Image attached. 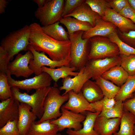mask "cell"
Wrapping results in <instances>:
<instances>
[{
  "label": "cell",
  "instance_id": "cell-1",
  "mask_svg": "<svg viewBox=\"0 0 135 135\" xmlns=\"http://www.w3.org/2000/svg\"><path fill=\"white\" fill-rule=\"evenodd\" d=\"M29 42L34 49L47 54L53 60H70L71 43L70 40H56L43 31L42 27L36 22L29 25Z\"/></svg>",
  "mask_w": 135,
  "mask_h": 135
},
{
  "label": "cell",
  "instance_id": "cell-2",
  "mask_svg": "<svg viewBox=\"0 0 135 135\" xmlns=\"http://www.w3.org/2000/svg\"><path fill=\"white\" fill-rule=\"evenodd\" d=\"M30 34L29 25H26L10 32L2 40L0 48L6 52L10 61L20 51L28 50Z\"/></svg>",
  "mask_w": 135,
  "mask_h": 135
},
{
  "label": "cell",
  "instance_id": "cell-3",
  "mask_svg": "<svg viewBox=\"0 0 135 135\" xmlns=\"http://www.w3.org/2000/svg\"><path fill=\"white\" fill-rule=\"evenodd\" d=\"M84 32L80 31L69 35L71 43L70 60L69 66L74 68L76 71H79L84 67L89 60V39L82 38Z\"/></svg>",
  "mask_w": 135,
  "mask_h": 135
},
{
  "label": "cell",
  "instance_id": "cell-4",
  "mask_svg": "<svg viewBox=\"0 0 135 135\" xmlns=\"http://www.w3.org/2000/svg\"><path fill=\"white\" fill-rule=\"evenodd\" d=\"M68 98V93L61 95L59 88L56 86L51 87L44 102L43 116L35 122L39 123L46 120L56 119L59 117L62 114L60 109Z\"/></svg>",
  "mask_w": 135,
  "mask_h": 135
},
{
  "label": "cell",
  "instance_id": "cell-5",
  "mask_svg": "<svg viewBox=\"0 0 135 135\" xmlns=\"http://www.w3.org/2000/svg\"><path fill=\"white\" fill-rule=\"evenodd\" d=\"M51 87L39 89L31 95L21 92L18 88H11L12 96L20 103L26 104L32 108V111L40 119L44 113V104L45 99Z\"/></svg>",
  "mask_w": 135,
  "mask_h": 135
},
{
  "label": "cell",
  "instance_id": "cell-6",
  "mask_svg": "<svg viewBox=\"0 0 135 135\" xmlns=\"http://www.w3.org/2000/svg\"><path fill=\"white\" fill-rule=\"evenodd\" d=\"M90 48L88 60L120 56L118 48L107 37L96 36L89 38Z\"/></svg>",
  "mask_w": 135,
  "mask_h": 135
},
{
  "label": "cell",
  "instance_id": "cell-7",
  "mask_svg": "<svg viewBox=\"0 0 135 135\" xmlns=\"http://www.w3.org/2000/svg\"><path fill=\"white\" fill-rule=\"evenodd\" d=\"M64 2V0H48L42 7L38 8L35 16L43 26L59 21L63 17Z\"/></svg>",
  "mask_w": 135,
  "mask_h": 135
},
{
  "label": "cell",
  "instance_id": "cell-8",
  "mask_svg": "<svg viewBox=\"0 0 135 135\" xmlns=\"http://www.w3.org/2000/svg\"><path fill=\"white\" fill-rule=\"evenodd\" d=\"M121 63L120 56L89 60L84 67V73L88 80L92 78L95 80L112 67L120 65Z\"/></svg>",
  "mask_w": 135,
  "mask_h": 135
},
{
  "label": "cell",
  "instance_id": "cell-9",
  "mask_svg": "<svg viewBox=\"0 0 135 135\" xmlns=\"http://www.w3.org/2000/svg\"><path fill=\"white\" fill-rule=\"evenodd\" d=\"M7 74L8 84L11 88L16 87L26 90L28 92L32 89L36 90L50 87L52 80L48 73L44 72H42L39 75L36 76L32 78L22 80H16L13 78L8 72Z\"/></svg>",
  "mask_w": 135,
  "mask_h": 135
},
{
  "label": "cell",
  "instance_id": "cell-10",
  "mask_svg": "<svg viewBox=\"0 0 135 135\" xmlns=\"http://www.w3.org/2000/svg\"><path fill=\"white\" fill-rule=\"evenodd\" d=\"M28 50L32 52L33 56V58L30 62L29 66L36 76L39 75L42 72L41 68L43 66H47L50 68H54L63 66H69L70 60H53L48 58L44 53L39 52L35 50L30 44L28 47Z\"/></svg>",
  "mask_w": 135,
  "mask_h": 135
},
{
  "label": "cell",
  "instance_id": "cell-11",
  "mask_svg": "<svg viewBox=\"0 0 135 135\" xmlns=\"http://www.w3.org/2000/svg\"><path fill=\"white\" fill-rule=\"evenodd\" d=\"M33 58V54L29 50L23 54H18L14 59L8 64L7 72L17 78H28L34 73L29 66L30 61Z\"/></svg>",
  "mask_w": 135,
  "mask_h": 135
},
{
  "label": "cell",
  "instance_id": "cell-12",
  "mask_svg": "<svg viewBox=\"0 0 135 135\" xmlns=\"http://www.w3.org/2000/svg\"><path fill=\"white\" fill-rule=\"evenodd\" d=\"M61 116L56 119L51 120L50 122L58 126L59 131L66 128L78 130L82 128L81 123L85 120L86 116L74 113L64 108H61Z\"/></svg>",
  "mask_w": 135,
  "mask_h": 135
},
{
  "label": "cell",
  "instance_id": "cell-13",
  "mask_svg": "<svg viewBox=\"0 0 135 135\" xmlns=\"http://www.w3.org/2000/svg\"><path fill=\"white\" fill-rule=\"evenodd\" d=\"M20 102L13 96L0 102V128L9 121L18 120Z\"/></svg>",
  "mask_w": 135,
  "mask_h": 135
},
{
  "label": "cell",
  "instance_id": "cell-14",
  "mask_svg": "<svg viewBox=\"0 0 135 135\" xmlns=\"http://www.w3.org/2000/svg\"><path fill=\"white\" fill-rule=\"evenodd\" d=\"M68 93V99L67 102L63 105L62 108L78 114H83L86 111L96 112L81 92L77 93L71 90Z\"/></svg>",
  "mask_w": 135,
  "mask_h": 135
},
{
  "label": "cell",
  "instance_id": "cell-15",
  "mask_svg": "<svg viewBox=\"0 0 135 135\" xmlns=\"http://www.w3.org/2000/svg\"><path fill=\"white\" fill-rule=\"evenodd\" d=\"M102 18L106 21L112 23L122 32L135 30V24L132 21L116 12L111 8H106L104 15Z\"/></svg>",
  "mask_w": 135,
  "mask_h": 135
},
{
  "label": "cell",
  "instance_id": "cell-16",
  "mask_svg": "<svg viewBox=\"0 0 135 135\" xmlns=\"http://www.w3.org/2000/svg\"><path fill=\"white\" fill-rule=\"evenodd\" d=\"M120 118H108L99 116L95 121L94 129L99 135H112L117 132Z\"/></svg>",
  "mask_w": 135,
  "mask_h": 135
},
{
  "label": "cell",
  "instance_id": "cell-17",
  "mask_svg": "<svg viewBox=\"0 0 135 135\" xmlns=\"http://www.w3.org/2000/svg\"><path fill=\"white\" fill-rule=\"evenodd\" d=\"M31 110L32 108L28 104H20L17 124L20 135H26L31 125L37 118Z\"/></svg>",
  "mask_w": 135,
  "mask_h": 135
},
{
  "label": "cell",
  "instance_id": "cell-18",
  "mask_svg": "<svg viewBox=\"0 0 135 135\" xmlns=\"http://www.w3.org/2000/svg\"><path fill=\"white\" fill-rule=\"evenodd\" d=\"M116 28L112 23L106 21L101 18L98 20L94 27L84 32L82 38L89 39L96 36L108 37L111 33L117 31Z\"/></svg>",
  "mask_w": 135,
  "mask_h": 135
},
{
  "label": "cell",
  "instance_id": "cell-19",
  "mask_svg": "<svg viewBox=\"0 0 135 135\" xmlns=\"http://www.w3.org/2000/svg\"><path fill=\"white\" fill-rule=\"evenodd\" d=\"M66 16L73 17L80 20L87 22L93 27L95 26L98 20L102 18L92 10L85 2L70 14Z\"/></svg>",
  "mask_w": 135,
  "mask_h": 135
},
{
  "label": "cell",
  "instance_id": "cell-20",
  "mask_svg": "<svg viewBox=\"0 0 135 135\" xmlns=\"http://www.w3.org/2000/svg\"><path fill=\"white\" fill-rule=\"evenodd\" d=\"M84 67L80 70L78 74L73 78L68 76L62 78V86L59 88L60 90H65L63 95L72 90L78 93L81 92L82 88L86 81L83 74Z\"/></svg>",
  "mask_w": 135,
  "mask_h": 135
},
{
  "label": "cell",
  "instance_id": "cell-21",
  "mask_svg": "<svg viewBox=\"0 0 135 135\" xmlns=\"http://www.w3.org/2000/svg\"><path fill=\"white\" fill-rule=\"evenodd\" d=\"M100 113L88 111L82 122L83 127L78 130L67 129L66 133L68 135H99L94 129L95 120Z\"/></svg>",
  "mask_w": 135,
  "mask_h": 135
},
{
  "label": "cell",
  "instance_id": "cell-22",
  "mask_svg": "<svg viewBox=\"0 0 135 135\" xmlns=\"http://www.w3.org/2000/svg\"><path fill=\"white\" fill-rule=\"evenodd\" d=\"M48 120L39 123L35 121L32 124L26 135H56L59 131L57 125Z\"/></svg>",
  "mask_w": 135,
  "mask_h": 135
},
{
  "label": "cell",
  "instance_id": "cell-23",
  "mask_svg": "<svg viewBox=\"0 0 135 135\" xmlns=\"http://www.w3.org/2000/svg\"><path fill=\"white\" fill-rule=\"evenodd\" d=\"M81 92L86 99L90 104L101 100L104 96L101 89L95 81L90 79L84 83Z\"/></svg>",
  "mask_w": 135,
  "mask_h": 135
},
{
  "label": "cell",
  "instance_id": "cell-24",
  "mask_svg": "<svg viewBox=\"0 0 135 135\" xmlns=\"http://www.w3.org/2000/svg\"><path fill=\"white\" fill-rule=\"evenodd\" d=\"M129 75L120 65L114 66L104 72L101 76L120 87L126 82Z\"/></svg>",
  "mask_w": 135,
  "mask_h": 135
},
{
  "label": "cell",
  "instance_id": "cell-25",
  "mask_svg": "<svg viewBox=\"0 0 135 135\" xmlns=\"http://www.w3.org/2000/svg\"><path fill=\"white\" fill-rule=\"evenodd\" d=\"M59 21L66 27L69 35L80 31L86 32L93 27L88 22L70 16L63 17Z\"/></svg>",
  "mask_w": 135,
  "mask_h": 135
},
{
  "label": "cell",
  "instance_id": "cell-26",
  "mask_svg": "<svg viewBox=\"0 0 135 135\" xmlns=\"http://www.w3.org/2000/svg\"><path fill=\"white\" fill-rule=\"evenodd\" d=\"M42 72L48 73L55 82L60 78H64L68 76H76L78 72H76L75 68L68 66H63L57 68H52L43 66L42 67Z\"/></svg>",
  "mask_w": 135,
  "mask_h": 135
},
{
  "label": "cell",
  "instance_id": "cell-27",
  "mask_svg": "<svg viewBox=\"0 0 135 135\" xmlns=\"http://www.w3.org/2000/svg\"><path fill=\"white\" fill-rule=\"evenodd\" d=\"M135 116L131 112L124 110L120 118V128L114 134L116 135H134Z\"/></svg>",
  "mask_w": 135,
  "mask_h": 135
},
{
  "label": "cell",
  "instance_id": "cell-28",
  "mask_svg": "<svg viewBox=\"0 0 135 135\" xmlns=\"http://www.w3.org/2000/svg\"><path fill=\"white\" fill-rule=\"evenodd\" d=\"M60 21H58L50 25L42 26V28L45 33L56 40L60 41L69 40L68 32L60 24Z\"/></svg>",
  "mask_w": 135,
  "mask_h": 135
},
{
  "label": "cell",
  "instance_id": "cell-29",
  "mask_svg": "<svg viewBox=\"0 0 135 135\" xmlns=\"http://www.w3.org/2000/svg\"><path fill=\"white\" fill-rule=\"evenodd\" d=\"M135 92V75L129 76L125 83L120 87L116 96V101L123 102L130 98Z\"/></svg>",
  "mask_w": 135,
  "mask_h": 135
},
{
  "label": "cell",
  "instance_id": "cell-30",
  "mask_svg": "<svg viewBox=\"0 0 135 135\" xmlns=\"http://www.w3.org/2000/svg\"><path fill=\"white\" fill-rule=\"evenodd\" d=\"M95 80L101 89L104 96L108 98H115L120 90V87L101 76L97 78Z\"/></svg>",
  "mask_w": 135,
  "mask_h": 135
},
{
  "label": "cell",
  "instance_id": "cell-31",
  "mask_svg": "<svg viewBox=\"0 0 135 135\" xmlns=\"http://www.w3.org/2000/svg\"><path fill=\"white\" fill-rule=\"evenodd\" d=\"M108 37L111 41L117 46L120 55L128 56L131 54L135 55V48L122 42L119 38L117 31L111 33Z\"/></svg>",
  "mask_w": 135,
  "mask_h": 135
},
{
  "label": "cell",
  "instance_id": "cell-32",
  "mask_svg": "<svg viewBox=\"0 0 135 135\" xmlns=\"http://www.w3.org/2000/svg\"><path fill=\"white\" fill-rule=\"evenodd\" d=\"M124 111L123 102L117 100L111 108L106 111L101 112L99 115L108 118H121Z\"/></svg>",
  "mask_w": 135,
  "mask_h": 135
},
{
  "label": "cell",
  "instance_id": "cell-33",
  "mask_svg": "<svg viewBox=\"0 0 135 135\" xmlns=\"http://www.w3.org/2000/svg\"><path fill=\"white\" fill-rule=\"evenodd\" d=\"M85 2L102 18L104 15L106 8H111L107 0H86Z\"/></svg>",
  "mask_w": 135,
  "mask_h": 135
},
{
  "label": "cell",
  "instance_id": "cell-34",
  "mask_svg": "<svg viewBox=\"0 0 135 135\" xmlns=\"http://www.w3.org/2000/svg\"><path fill=\"white\" fill-rule=\"evenodd\" d=\"M12 96L11 87L9 85L7 74L0 73V99L2 101Z\"/></svg>",
  "mask_w": 135,
  "mask_h": 135
},
{
  "label": "cell",
  "instance_id": "cell-35",
  "mask_svg": "<svg viewBox=\"0 0 135 135\" xmlns=\"http://www.w3.org/2000/svg\"><path fill=\"white\" fill-rule=\"evenodd\" d=\"M120 56L121 58L120 66L129 76L135 75V55Z\"/></svg>",
  "mask_w": 135,
  "mask_h": 135
},
{
  "label": "cell",
  "instance_id": "cell-36",
  "mask_svg": "<svg viewBox=\"0 0 135 135\" xmlns=\"http://www.w3.org/2000/svg\"><path fill=\"white\" fill-rule=\"evenodd\" d=\"M116 101L114 98H110L104 96L101 100L90 104L95 112L100 113L111 108Z\"/></svg>",
  "mask_w": 135,
  "mask_h": 135
},
{
  "label": "cell",
  "instance_id": "cell-37",
  "mask_svg": "<svg viewBox=\"0 0 135 135\" xmlns=\"http://www.w3.org/2000/svg\"><path fill=\"white\" fill-rule=\"evenodd\" d=\"M17 120L9 121L0 128V135H20Z\"/></svg>",
  "mask_w": 135,
  "mask_h": 135
},
{
  "label": "cell",
  "instance_id": "cell-38",
  "mask_svg": "<svg viewBox=\"0 0 135 135\" xmlns=\"http://www.w3.org/2000/svg\"><path fill=\"white\" fill-rule=\"evenodd\" d=\"M85 1V0H65L62 14V17L70 14Z\"/></svg>",
  "mask_w": 135,
  "mask_h": 135
},
{
  "label": "cell",
  "instance_id": "cell-39",
  "mask_svg": "<svg viewBox=\"0 0 135 135\" xmlns=\"http://www.w3.org/2000/svg\"><path fill=\"white\" fill-rule=\"evenodd\" d=\"M117 32L119 38L122 42L135 48V30L122 32L118 30Z\"/></svg>",
  "mask_w": 135,
  "mask_h": 135
},
{
  "label": "cell",
  "instance_id": "cell-40",
  "mask_svg": "<svg viewBox=\"0 0 135 135\" xmlns=\"http://www.w3.org/2000/svg\"><path fill=\"white\" fill-rule=\"evenodd\" d=\"M111 8L116 12L119 13L128 4V0H107Z\"/></svg>",
  "mask_w": 135,
  "mask_h": 135
},
{
  "label": "cell",
  "instance_id": "cell-41",
  "mask_svg": "<svg viewBox=\"0 0 135 135\" xmlns=\"http://www.w3.org/2000/svg\"><path fill=\"white\" fill-rule=\"evenodd\" d=\"M119 14L129 19L135 24V10L129 3Z\"/></svg>",
  "mask_w": 135,
  "mask_h": 135
},
{
  "label": "cell",
  "instance_id": "cell-42",
  "mask_svg": "<svg viewBox=\"0 0 135 135\" xmlns=\"http://www.w3.org/2000/svg\"><path fill=\"white\" fill-rule=\"evenodd\" d=\"M124 110L132 113L135 116V92L130 98L123 102Z\"/></svg>",
  "mask_w": 135,
  "mask_h": 135
},
{
  "label": "cell",
  "instance_id": "cell-43",
  "mask_svg": "<svg viewBox=\"0 0 135 135\" xmlns=\"http://www.w3.org/2000/svg\"><path fill=\"white\" fill-rule=\"evenodd\" d=\"M8 2L5 0H0V14L4 13L5 8L6 7Z\"/></svg>",
  "mask_w": 135,
  "mask_h": 135
},
{
  "label": "cell",
  "instance_id": "cell-44",
  "mask_svg": "<svg viewBox=\"0 0 135 135\" xmlns=\"http://www.w3.org/2000/svg\"><path fill=\"white\" fill-rule=\"evenodd\" d=\"M33 1L37 4L38 8H41L44 6L48 0H34Z\"/></svg>",
  "mask_w": 135,
  "mask_h": 135
},
{
  "label": "cell",
  "instance_id": "cell-45",
  "mask_svg": "<svg viewBox=\"0 0 135 135\" xmlns=\"http://www.w3.org/2000/svg\"><path fill=\"white\" fill-rule=\"evenodd\" d=\"M128 1L130 5L135 10V0H128Z\"/></svg>",
  "mask_w": 135,
  "mask_h": 135
},
{
  "label": "cell",
  "instance_id": "cell-46",
  "mask_svg": "<svg viewBox=\"0 0 135 135\" xmlns=\"http://www.w3.org/2000/svg\"><path fill=\"white\" fill-rule=\"evenodd\" d=\"M134 135H135V126H134Z\"/></svg>",
  "mask_w": 135,
  "mask_h": 135
},
{
  "label": "cell",
  "instance_id": "cell-47",
  "mask_svg": "<svg viewBox=\"0 0 135 135\" xmlns=\"http://www.w3.org/2000/svg\"><path fill=\"white\" fill-rule=\"evenodd\" d=\"M56 135H62V134L60 133H58Z\"/></svg>",
  "mask_w": 135,
  "mask_h": 135
},
{
  "label": "cell",
  "instance_id": "cell-48",
  "mask_svg": "<svg viewBox=\"0 0 135 135\" xmlns=\"http://www.w3.org/2000/svg\"><path fill=\"white\" fill-rule=\"evenodd\" d=\"M112 135H116L115 134H112Z\"/></svg>",
  "mask_w": 135,
  "mask_h": 135
},
{
  "label": "cell",
  "instance_id": "cell-49",
  "mask_svg": "<svg viewBox=\"0 0 135 135\" xmlns=\"http://www.w3.org/2000/svg\"></svg>",
  "mask_w": 135,
  "mask_h": 135
}]
</instances>
